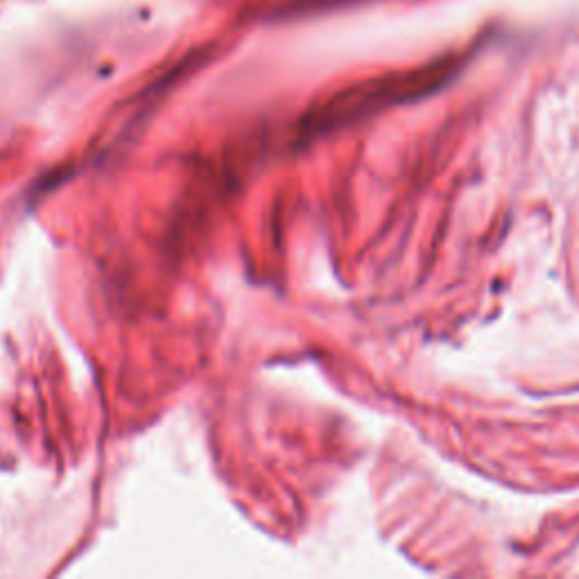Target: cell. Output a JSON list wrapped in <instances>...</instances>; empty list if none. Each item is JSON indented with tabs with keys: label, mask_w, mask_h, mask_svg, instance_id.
Segmentation results:
<instances>
[{
	"label": "cell",
	"mask_w": 579,
	"mask_h": 579,
	"mask_svg": "<svg viewBox=\"0 0 579 579\" xmlns=\"http://www.w3.org/2000/svg\"><path fill=\"white\" fill-rule=\"evenodd\" d=\"M457 66H460V62L451 57L444 59V62L430 64L428 68H421V71L390 75L383 77V80L353 86V89L335 95L331 102H326L313 116V123L310 125H313V129L335 127L340 123H347V120L371 114V111L376 109L394 105V102L419 98V95L435 91L437 86L451 80Z\"/></svg>",
	"instance_id": "cell-1"
}]
</instances>
